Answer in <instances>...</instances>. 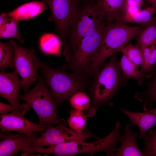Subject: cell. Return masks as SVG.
I'll list each match as a JSON object with an SVG mask.
<instances>
[{
  "label": "cell",
  "mask_w": 156,
  "mask_h": 156,
  "mask_svg": "<svg viewBox=\"0 0 156 156\" xmlns=\"http://www.w3.org/2000/svg\"><path fill=\"white\" fill-rule=\"evenodd\" d=\"M121 71L120 63L115 53L95 73L88 87L91 101L90 107L86 111L88 117L94 116L101 106L113 104L111 100L122 83Z\"/></svg>",
  "instance_id": "obj_1"
},
{
  "label": "cell",
  "mask_w": 156,
  "mask_h": 156,
  "mask_svg": "<svg viewBox=\"0 0 156 156\" xmlns=\"http://www.w3.org/2000/svg\"><path fill=\"white\" fill-rule=\"evenodd\" d=\"M125 0H97V3L107 23L119 21L124 14Z\"/></svg>",
  "instance_id": "obj_17"
},
{
  "label": "cell",
  "mask_w": 156,
  "mask_h": 156,
  "mask_svg": "<svg viewBox=\"0 0 156 156\" xmlns=\"http://www.w3.org/2000/svg\"><path fill=\"white\" fill-rule=\"evenodd\" d=\"M137 35V44L141 49L156 41V21L142 26Z\"/></svg>",
  "instance_id": "obj_20"
},
{
  "label": "cell",
  "mask_w": 156,
  "mask_h": 156,
  "mask_svg": "<svg viewBox=\"0 0 156 156\" xmlns=\"http://www.w3.org/2000/svg\"><path fill=\"white\" fill-rule=\"evenodd\" d=\"M39 68L51 96L56 106L69 100L75 93L84 91L90 85L89 79L75 73L54 68L39 60Z\"/></svg>",
  "instance_id": "obj_2"
},
{
  "label": "cell",
  "mask_w": 156,
  "mask_h": 156,
  "mask_svg": "<svg viewBox=\"0 0 156 156\" xmlns=\"http://www.w3.org/2000/svg\"><path fill=\"white\" fill-rule=\"evenodd\" d=\"M105 21L97 0H80L73 16L68 36L71 57L82 39Z\"/></svg>",
  "instance_id": "obj_3"
},
{
  "label": "cell",
  "mask_w": 156,
  "mask_h": 156,
  "mask_svg": "<svg viewBox=\"0 0 156 156\" xmlns=\"http://www.w3.org/2000/svg\"><path fill=\"white\" fill-rule=\"evenodd\" d=\"M144 58L141 70L144 73L152 70L156 63V41L142 49Z\"/></svg>",
  "instance_id": "obj_24"
},
{
  "label": "cell",
  "mask_w": 156,
  "mask_h": 156,
  "mask_svg": "<svg viewBox=\"0 0 156 156\" xmlns=\"http://www.w3.org/2000/svg\"><path fill=\"white\" fill-rule=\"evenodd\" d=\"M30 108V106L26 102L24 103L22 107H17L0 102V114L1 115H4L7 114L9 112H11L14 110L19 109H26L28 110Z\"/></svg>",
  "instance_id": "obj_30"
},
{
  "label": "cell",
  "mask_w": 156,
  "mask_h": 156,
  "mask_svg": "<svg viewBox=\"0 0 156 156\" xmlns=\"http://www.w3.org/2000/svg\"><path fill=\"white\" fill-rule=\"evenodd\" d=\"M142 26L129 25L119 21L107 23L99 52L84 76L89 79L93 77L105 60L121 52Z\"/></svg>",
  "instance_id": "obj_5"
},
{
  "label": "cell",
  "mask_w": 156,
  "mask_h": 156,
  "mask_svg": "<svg viewBox=\"0 0 156 156\" xmlns=\"http://www.w3.org/2000/svg\"><path fill=\"white\" fill-rule=\"evenodd\" d=\"M69 100L71 107L77 110L86 111L90 106L89 97L84 91H79L75 93Z\"/></svg>",
  "instance_id": "obj_26"
},
{
  "label": "cell",
  "mask_w": 156,
  "mask_h": 156,
  "mask_svg": "<svg viewBox=\"0 0 156 156\" xmlns=\"http://www.w3.org/2000/svg\"><path fill=\"white\" fill-rule=\"evenodd\" d=\"M49 6L51 15L49 21H54L55 29L63 46V54L66 60L69 61L71 54L67 39L70 22L80 0H42Z\"/></svg>",
  "instance_id": "obj_8"
},
{
  "label": "cell",
  "mask_w": 156,
  "mask_h": 156,
  "mask_svg": "<svg viewBox=\"0 0 156 156\" xmlns=\"http://www.w3.org/2000/svg\"><path fill=\"white\" fill-rule=\"evenodd\" d=\"M133 63L139 67L142 66L144 58L142 49L137 44L128 43L121 51Z\"/></svg>",
  "instance_id": "obj_27"
},
{
  "label": "cell",
  "mask_w": 156,
  "mask_h": 156,
  "mask_svg": "<svg viewBox=\"0 0 156 156\" xmlns=\"http://www.w3.org/2000/svg\"><path fill=\"white\" fill-rule=\"evenodd\" d=\"M129 6L143 7L144 6V0H125L124 7Z\"/></svg>",
  "instance_id": "obj_31"
},
{
  "label": "cell",
  "mask_w": 156,
  "mask_h": 156,
  "mask_svg": "<svg viewBox=\"0 0 156 156\" xmlns=\"http://www.w3.org/2000/svg\"><path fill=\"white\" fill-rule=\"evenodd\" d=\"M14 50L9 41L6 43L0 42V70L4 72L10 68L13 70L16 69L14 58Z\"/></svg>",
  "instance_id": "obj_19"
},
{
  "label": "cell",
  "mask_w": 156,
  "mask_h": 156,
  "mask_svg": "<svg viewBox=\"0 0 156 156\" xmlns=\"http://www.w3.org/2000/svg\"><path fill=\"white\" fill-rule=\"evenodd\" d=\"M130 127L129 124H127L124 129L120 141L121 146L116 148L114 156H144L136 142L138 133L133 132Z\"/></svg>",
  "instance_id": "obj_15"
},
{
  "label": "cell",
  "mask_w": 156,
  "mask_h": 156,
  "mask_svg": "<svg viewBox=\"0 0 156 156\" xmlns=\"http://www.w3.org/2000/svg\"><path fill=\"white\" fill-rule=\"evenodd\" d=\"M60 39L53 34H47L42 36L41 40L45 42L47 51L51 53L60 55Z\"/></svg>",
  "instance_id": "obj_29"
},
{
  "label": "cell",
  "mask_w": 156,
  "mask_h": 156,
  "mask_svg": "<svg viewBox=\"0 0 156 156\" xmlns=\"http://www.w3.org/2000/svg\"><path fill=\"white\" fill-rule=\"evenodd\" d=\"M26 109H16L9 114L1 115L0 129L2 131H17L31 135L35 132H42L47 126L45 125L37 124L27 119L25 117Z\"/></svg>",
  "instance_id": "obj_11"
},
{
  "label": "cell",
  "mask_w": 156,
  "mask_h": 156,
  "mask_svg": "<svg viewBox=\"0 0 156 156\" xmlns=\"http://www.w3.org/2000/svg\"><path fill=\"white\" fill-rule=\"evenodd\" d=\"M155 8L151 6L146 8L142 10L141 9L133 14L124 15L119 22L139 24L148 22L152 19Z\"/></svg>",
  "instance_id": "obj_21"
},
{
  "label": "cell",
  "mask_w": 156,
  "mask_h": 156,
  "mask_svg": "<svg viewBox=\"0 0 156 156\" xmlns=\"http://www.w3.org/2000/svg\"><path fill=\"white\" fill-rule=\"evenodd\" d=\"M19 21L10 18L4 25L0 27V38H14L21 43L24 41L22 39L18 31Z\"/></svg>",
  "instance_id": "obj_22"
},
{
  "label": "cell",
  "mask_w": 156,
  "mask_h": 156,
  "mask_svg": "<svg viewBox=\"0 0 156 156\" xmlns=\"http://www.w3.org/2000/svg\"><path fill=\"white\" fill-rule=\"evenodd\" d=\"M143 138L144 156H156V128L150 130Z\"/></svg>",
  "instance_id": "obj_28"
},
{
  "label": "cell",
  "mask_w": 156,
  "mask_h": 156,
  "mask_svg": "<svg viewBox=\"0 0 156 156\" xmlns=\"http://www.w3.org/2000/svg\"><path fill=\"white\" fill-rule=\"evenodd\" d=\"M120 110L129 118L131 126L135 125L139 128V139L144 137L148 130L156 125V107L144 112H132L123 108Z\"/></svg>",
  "instance_id": "obj_14"
},
{
  "label": "cell",
  "mask_w": 156,
  "mask_h": 156,
  "mask_svg": "<svg viewBox=\"0 0 156 156\" xmlns=\"http://www.w3.org/2000/svg\"><path fill=\"white\" fill-rule=\"evenodd\" d=\"M15 69L11 72H0V96L8 100L11 105L17 107L20 104L18 99L19 91L22 88V82Z\"/></svg>",
  "instance_id": "obj_13"
},
{
  "label": "cell",
  "mask_w": 156,
  "mask_h": 156,
  "mask_svg": "<svg viewBox=\"0 0 156 156\" xmlns=\"http://www.w3.org/2000/svg\"><path fill=\"white\" fill-rule=\"evenodd\" d=\"M10 18L7 13L1 12L0 14V27L4 25Z\"/></svg>",
  "instance_id": "obj_32"
},
{
  "label": "cell",
  "mask_w": 156,
  "mask_h": 156,
  "mask_svg": "<svg viewBox=\"0 0 156 156\" xmlns=\"http://www.w3.org/2000/svg\"><path fill=\"white\" fill-rule=\"evenodd\" d=\"M135 97L140 101H144L143 107L144 110L148 111L152 109L153 103L156 101V75L147 91L136 93Z\"/></svg>",
  "instance_id": "obj_25"
},
{
  "label": "cell",
  "mask_w": 156,
  "mask_h": 156,
  "mask_svg": "<svg viewBox=\"0 0 156 156\" xmlns=\"http://www.w3.org/2000/svg\"><path fill=\"white\" fill-rule=\"evenodd\" d=\"M107 25L105 21L94 32L83 38L70 61L64 64L62 68L83 76L99 52Z\"/></svg>",
  "instance_id": "obj_7"
},
{
  "label": "cell",
  "mask_w": 156,
  "mask_h": 156,
  "mask_svg": "<svg viewBox=\"0 0 156 156\" xmlns=\"http://www.w3.org/2000/svg\"><path fill=\"white\" fill-rule=\"evenodd\" d=\"M37 132L28 136L22 133L14 134L11 132H0V156H16L20 151L33 146L38 138Z\"/></svg>",
  "instance_id": "obj_12"
},
{
  "label": "cell",
  "mask_w": 156,
  "mask_h": 156,
  "mask_svg": "<svg viewBox=\"0 0 156 156\" xmlns=\"http://www.w3.org/2000/svg\"><path fill=\"white\" fill-rule=\"evenodd\" d=\"M120 64L123 73V78L125 79L130 78L136 79L138 84L141 85L144 80L150 76L146 75L139 69L138 66L131 62L124 54L122 53Z\"/></svg>",
  "instance_id": "obj_18"
},
{
  "label": "cell",
  "mask_w": 156,
  "mask_h": 156,
  "mask_svg": "<svg viewBox=\"0 0 156 156\" xmlns=\"http://www.w3.org/2000/svg\"><path fill=\"white\" fill-rule=\"evenodd\" d=\"M88 116L83 111L75 109L70 111L67 120L69 127L78 132L81 133L85 129Z\"/></svg>",
  "instance_id": "obj_23"
},
{
  "label": "cell",
  "mask_w": 156,
  "mask_h": 156,
  "mask_svg": "<svg viewBox=\"0 0 156 156\" xmlns=\"http://www.w3.org/2000/svg\"><path fill=\"white\" fill-rule=\"evenodd\" d=\"M151 6L156 7V0H147Z\"/></svg>",
  "instance_id": "obj_33"
},
{
  "label": "cell",
  "mask_w": 156,
  "mask_h": 156,
  "mask_svg": "<svg viewBox=\"0 0 156 156\" xmlns=\"http://www.w3.org/2000/svg\"><path fill=\"white\" fill-rule=\"evenodd\" d=\"M47 8V5L44 1H34L24 4L7 13L10 17L19 21L34 18Z\"/></svg>",
  "instance_id": "obj_16"
},
{
  "label": "cell",
  "mask_w": 156,
  "mask_h": 156,
  "mask_svg": "<svg viewBox=\"0 0 156 156\" xmlns=\"http://www.w3.org/2000/svg\"><path fill=\"white\" fill-rule=\"evenodd\" d=\"M18 99L24 101L33 109L38 117L39 124L66 125L64 119L58 118L57 106L41 77H39L34 88L24 94H19Z\"/></svg>",
  "instance_id": "obj_6"
},
{
  "label": "cell",
  "mask_w": 156,
  "mask_h": 156,
  "mask_svg": "<svg viewBox=\"0 0 156 156\" xmlns=\"http://www.w3.org/2000/svg\"><path fill=\"white\" fill-rule=\"evenodd\" d=\"M120 125V122L117 121L114 129L109 134L94 142L88 143L85 141H75L45 148L36 146L33 148V151L46 155L53 154L58 156H72L83 153L93 156L95 153L102 151L107 156H114L117 144L121 141L122 135L119 133Z\"/></svg>",
  "instance_id": "obj_4"
},
{
  "label": "cell",
  "mask_w": 156,
  "mask_h": 156,
  "mask_svg": "<svg viewBox=\"0 0 156 156\" xmlns=\"http://www.w3.org/2000/svg\"><path fill=\"white\" fill-rule=\"evenodd\" d=\"M46 125L45 132L42 133L41 136L34 142L33 146H51L73 141H85L90 138L100 139L88 129L79 133L68 128L67 125L63 124H60L55 127L52 126L51 124Z\"/></svg>",
  "instance_id": "obj_10"
},
{
  "label": "cell",
  "mask_w": 156,
  "mask_h": 156,
  "mask_svg": "<svg viewBox=\"0 0 156 156\" xmlns=\"http://www.w3.org/2000/svg\"><path fill=\"white\" fill-rule=\"evenodd\" d=\"M9 41L14 49L15 69L21 77L22 89L25 93L38 77L37 70L40 67V60L35 55V49L21 47L13 39Z\"/></svg>",
  "instance_id": "obj_9"
}]
</instances>
